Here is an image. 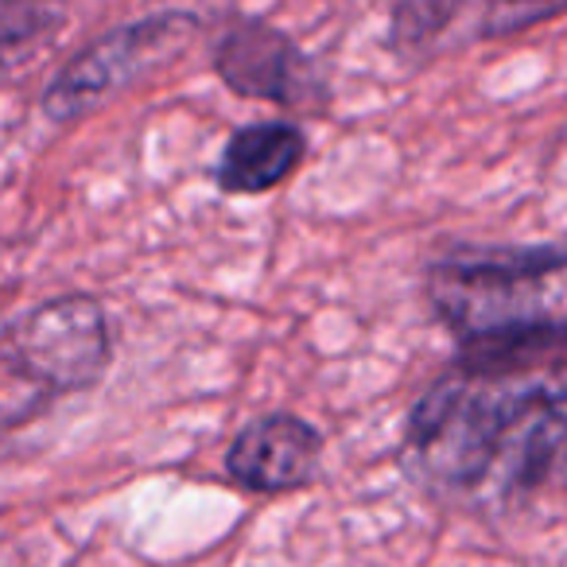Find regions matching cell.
<instances>
[{
  "label": "cell",
  "mask_w": 567,
  "mask_h": 567,
  "mask_svg": "<svg viewBox=\"0 0 567 567\" xmlns=\"http://www.w3.org/2000/svg\"><path fill=\"white\" fill-rule=\"evenodd\" d=\"M409 447L443 486H536L567 447V362L540 378L458 365L412 409Z\"/></svg>",
  "instance_id": "6da1fadb"
},
{
  "label": "cell",
  "mask_w": 567,
  "mask_h": 567,
  "mask_svg": "<svg viewBox=\"0 0 567 567\" xmlns=\"http://www.w3.org/2000/svg\"><path fill=\"white\" fill-rule=\"evenodd\" d=\"M564 249L466 252L432 268V303L463 339L471 370H533L556 362L564 339Z\"/></svg>",
  "instance_id": "7a4b0ae2"
},
{
  "label": "cell",
  "mask_w": 567,
  "mask_h": 567,
  "mask_svg": "<svg viewBox=\"0 0 567 567\" xmlns=\"http://www.w3.org/2000/svg\"><path fill=\"white\" fill-rule=\"evenodd\" d=\"M195 28L198 20L190 12H156V17L113 28L102 40L82 48L51 79V86L43 90V113L59 125L86 117L97 105L117 97L121 90L141 82L148 71H156L159 63L179 55Z\"/></svg>",
  "instance_id": "3957f363"
},
{
  "label": "cell",
  "mask_w": 567,
  "mask_h": 567,
  "mask_svg": "<svg viewBox=\"0 0 567 567\" xmlns=\"http://www.w3.org/2000/svg\"><path fill=\"white\" fill-rule=\"evenodd\" d=\"M0 358L20 378L55 393H79L102 381L110 365V323L94 296H59L28 311L0 339Z\"/></svg>",
  "instance_id": "277c9868"
},
{
  "label": "cell",
  "mask_w": 567,
  "mask_h": 567,
  "mask_svg": "<svg viewBox=\"0 0 567 567\" xmlns=\"http://www.w3.org/2000/svg\"><path fill=\"white\" fill-rule=\"evenodd\" d=\"M218 79L234 94L252 97V102L276 105H311L316 102V66L308 63L300 48L272 24L260 20H241L218 43Z\"/></svg>",
  "instance_id": "5b68a950"
},
{
  "label": "cell",
  "mask_w": 567,
  "mask_h": 567,
  "mask_svg": "<svg viewBox=\"0 0 567 567\" xmlns=\"http://www.w3.org/2000/svg\"><path fill=\"white\" fill-rule=\"evenodd\" d=\"M323 435L300 416L276 412V416L252 420L229 443L226 471L237 486L252 494H288L316 478Z\"/></svg>",
  "instance_id": "8992f818"
},
{
  "label": "cell",
  "mask_w": 567,
  "mask_h": 567,
  "mask_svg": "<svg viewBox=\"0 0 567 567\" xmlns=\"http://www.w3.org/2000/svg\"><path fill=\"white\" fill-rule=\"evenodd\" d=\"M308 156V136L288 121H257L229 136L218 159V187L226 195H268Z\"/></svg>",
  "instance_id": "52a82bcc"
},
{
  "label": "cell",
  "mask_w": 567,
  "mask_h": 567,
  "mask_svg": "<svg viewBox=\"0 0 567 567\" xmlns=\"http://www.w3.org/2000/svg\"><path fill=\"white\" fill-rule=\"evenodd\" d=\"M567 12V0H486L482 32L486 35H517L544 20Z\"/></svg>",
  "instance_id": "ba28073f"
},
{
  "label": "cell",
  "mask_w": 567,
  "mask_h": 567,
  "mask_svg": "<svg viewBox=\"0 0 567 567\" xmlns=\"http://www.w3.org/2000/svg\"><path fill=\"white\" fill-rule=\"evenodd\" d=\"M455 4L458 0H404L401 12H396V40L420 43L424 35L440 32Z\"/></svg>",
  "instance_id": "9c48e42d"
},
{
  "label": "cell",
  "mask_w": 567,
  "mask_h": 567,
  "mask_svg": "<svg viewBox=\"0 0 567 567\" xmlns=\"http://www.w3.org/2000/svg\"><path fill=\"white\" fill-rule=\"evenodd\" d=\"M51 17L43 12V0H0V32H32L43 35Z\"/></svg>",
  "instance_id": "30bf717a"
},
{
  "label": "cell",
  "mask_w": 567,
  "mask_h": 567,
  "mask_svg": "<svg viewBox=\"0 0 567 567\" xmlns=\"http://www.w3.org/2000/svg\"><path fill=\"white\" fill-rule=\"evenodd\" d=\"M35 40H40V35H32V32H0V79L35 48Z\"/></svg>",
  "instance_id": "8fae6325"
}]
</instances>
